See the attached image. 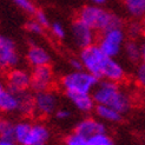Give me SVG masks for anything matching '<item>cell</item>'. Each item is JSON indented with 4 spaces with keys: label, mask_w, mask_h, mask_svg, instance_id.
Here are the masks:
<instances>
[{
    "label": "cell",
    "mask_w": 145,
    "mask_h": 145,
    "mask_svg": "<svg viewBox=\"0 0 145 145\" xmlns=\"http://www.w3.org/2000/svg\"><path fill=\"white\" fill-rule=\"evenodd\" d=\"M83 69L90 72L99 80H110L121 83L126 78V71L117 58L106 56L97 44L85 47L79 51Z\"/></svg>",
    "instance_id": "6da1fadb"
},
{
    "label": "cell",
    "mask_w": 145,
    "mask_h": 145,
    "mask_svg": "<svg viewBox=\"0 0 145 145\" xmlns=\"http://www.w3.org/2000/svg\"><path fill=\"white\" fill-rule=\"evenodd\" d=\"M92 97L96 104L110 106L121 114H126L132 107V97L120 83L99 80L92 91Z\"/></svg>",
    "instance_id": "7a4b0ae2"
},
{
    "label": "cell",
    "mask_w": 145,
    "mask_h": 145,
    "mask_svg": "<svg viewBox=\"0 0 145 145\" xmlns=\"http://www.w3.org/2000/svg\"><path fill=\"white\" fill-rule=\"evenodd\" d=\"M77 18L91 27L97 34L111 28L124 27V20L121 19V17L98 5L88 4L83 6L77 13Z\"/></svg>",
    "instance_id": "3957f363"
},
{
    "label": "cell",
    "mask_w": 145,
    "mask_h": 145,
    "mask_svg": "<svg viewBox=\"0 0 145 145\" xmlns=\"http://www.w3.org/2000/svg\"><path fill=\"white\" fill-rule=\"evenodd\" d=\"M50 137L51 131L44 123L20 120L13 125V139L18 145L47 144Z\"/></svg>",
    "instance_id": "277c9868"
},
{
    "label": "cell",
    "mask_w": 145,
    "mask_h": 145,
    "mask_svg": "<svg viewBox=\"0 0 145 145\" xmlns=\"http://www.w3.org/2000/svg\"><path fill=\"white\" fill-rule=\"evenodd\" d=\"M99 82L86 70H72L59 79V86L64 93H92Z\"/></svg>",
    "instance_id": "5b68a950"
},
{
    "label": "cell",
    "mask_w": 145,
    "mask_h": 145,
    "mask_svg": "<svg viewBox=\"0 0 145 145\" xmlns=\"http://www.w3.org/2000/svg\"><path fill=\"white\" fill-rule=\"evenodd\" d=\"M126 40L127 35L124 27H117L100 33L96 44L106 56L117 58L123 52Z\"/></svg>",
    "instance_id": "8992f818"
},
{
    "label": "cell",
    "mask_w": 145,
    "mask_h": 145,
    "mask_svg": "<svg viewBox=\"0 0 145 145\" xmlns=\"http://www.w3.org/2000/svg\"><path fill=\"white\" fill-rule=\"evenodd\" d=\"M34 100V112L33 114L45 118L54 114L59 108L60 98L54 90H46L41 92H35L33 95Z\"/></svg>",
    "instance_id": "52a82bcc"
},
{
    "label": "cell",
    "mask_w": 145,
    "mask_h": 145,
    "mask_svg": "<svg viewBox=\"0 0 145 145\" xmlns=\"http://www.w3.org/2000/svg\"><path fill=\"white\" fill-rule=\"evenodd\" d=\"M71 40L79 51L97 42V33L80 19H73L70 26Z\"/></svg>",
    "instance_id": "ba28073f"
},
{
    "label": "cell",
    "mask_w": 145,
    "mask_h": 145,
    "mask_svg": "<svg viewBox=\"0 0 145 145\" xmlns=\"http://www.w3.org/2000/svg\"><path fill=\"white\" fill-rule=\"evenodd\" d=\"M20 61L21 57L16 41L5 35H0V70L7 72L11 69L18 67Z\"/></svg>",
    "instance_id": "9c48e42d"
},
{
    "label": "cell",
    "mask_w": 145,
    "mask_h": 145,
    "mask_svg": "<svg viewBox=\"0 0 145 145\" xmlns=\"http://www.w3.org/2000/svg\"><path fill=\"white\" fill-rule=\"evenodd\" d=\"M56 83V74L51 65L34 67L31 71V90L35 92H41L51 90Z\"/></svg>",
    "instance_id": "30bf717a"
},
{
    "label": "cell",
    "mask_w": 145,
    "mask_h": 145,
    "mask_svg": "<svg viewBox=\"0 0 145 145\" xmlns=\"http://www.w3.org/2000/svg\"><path fill=\"white\" fill-rule=\"evenodd\" d=\"M6 86L16 93L31 89V72L21 67H14L6 72Z\"/></svg>",
    "instance_id": "8fae6325"
},
{
    "label": "cell",
    "mask_w": 145,
    "mask_h": 145,
    "mask_svg": "<svg viewBox=\"0 0 145 145\" xmlns=\"http://www.w3.org/2000/svg\"><path fill=\"white\" fill-rule=\"evenodd\" d=\"M73 131L78 135L85 137V138L90 139L97 135L107 132V129L105 123L101 121L100 119L95 117H85L77 123Z\"/></svg>",
    "instance_id": "7c38bea8"
},
{
    "label": "cell",
    "mask_w": 145,
    "mask_h": 145,
    "mask_svg": "<svg viewBox=\"0 0 145 145\" xmlns=\"http://www.w3.org/2000/svg\"><path fill=\"white\" fill-rule=\"evenodd\" d=\"M20 111V93L11 91L0 80V112L14 113Z\"/></svg>",
    "instance_id": "4fadbf2b"
},
{
    "label": "cell",
    "mask_w": 145,
    "mask_h": 145,
    "mask_svg": "<svg viewBox=\"0 0 145 145\" xmlns=\"http://www.w3.org/2000/svg\"><path fill=\"white\" fill-rule=\"evenodd\" d=\"M26 61L32 69L39 67V66H46V65H51L52 61V57L48 51L39 44H31L28 46L26 51Z\"/></svg>",
    "instance_id": "5bb4252c"
},
{
    "label": "cell",
    "mask_w": 145,
    "mask_h": 145,
    "mask_svg": "<svg viewBox=\"0 0 145 145\" xmlns=\"http://www.w3.org/2000/svg\"><path fill=\"white\" fill-rule=\"evenodd\" d=\"M65 97L80 113L88 114L95 111L96 101L92 97V93H65Z\"/></svg>",
    "instance_id": "9a60e30c"
},
{
    "label": "cell",
    "mask_w": 145,
    "mask_h": 145,
    "mask_svg": "<svg viewBox=\"0 0 145 145\" xmlns=\"http://www.w3.org/2000/svg\"><path fill=\"white\" fill-rule=\"evenodd\" d=\"M93 112H95L96 117L98 119H100L104 123H110V124L120 123L123 120V117H124V114H121L117 110H114V108L106 105H99V104H96Z\"/></svg>",
    "instance_id": "2e32d148"
},
{
    "label": "cell",
    "mask_w": 145,
    "mask_h": 145,
    "mask_svg": "<svg viewBox=\"0 0 145 145\" xmlns=\"http://www.w3.org/2000/svg\"><path fill=\"white\" fill-rule=\"evenodd\" d=\"M126 59L131 64H140V56H142V44H139L135 39H127L124 48H123Z\"/></svg>",
    "instance_id": "e0dca14e"
},
{
    "label": "cell",
    "mask_w": 145,
    "mask_h": 145,
    "mask_svg": "<svg viewBox=\"0 0 145 145\" xmlns=\"http://www.w3.org/2000/svg\"><path fill=\"white\" fill-rule=\"evenodd\" d=\"M124 8L132 19H142L145 14V0H123Z\"/></svg>",
    "instance_id": "ac0fdd59"
},
{
    "label": "cell",
    "mask_w": 145,
    "mask_h": 145,
    "mask_svg": "<svg viewBox=\"0 0 145 145\" xmlns=\"http://www.w3.org/2000/svg\"><path fill=\"white\" fill-rule=\"evenodd\" d=\"M125 33L127 35V39H135L137 40L139 37H143V32H144V26L142 21H138L135 19L131 23H129L126 27L124 26Z\"/></svg>",
    "instance_id": "d6986e66"
},
{
    "label": "cell",
    "mask_w": 145,
    "mask_h": 145,
    "mask_svg": "<svg viewBox=\"0 0 145 145\" xmlns=\"http://www.w3.org/2000/svg\"><path fill=\"white\" fill-rule=\"evenodd\" d=\"M12 1L19 10H21L28 16H34V13L38 10L32 0H12Z\"/></svg>",
    "instance_id": "ffe728a7"
},
{
    "label": "cell",
    "mask_w": 145,
    "mask_h": 145,
    "mask_svg": "<svg viewBox=\"0 0 145 145\" xmlns=\"http://www.w3.org/2000/svg\"><path fill=\"white\" fill-rule=\"evenodd\" d=\"M48 30H50L51 34L58 40H64L67 35L66 28H65V26L60 23V21H52L50 27H48Z\"/></svg>",
    "instance_id": "44dd1931"
},
{
    "label": "cell",
    "mask_w": 145,
    "mask_h": 145,
    "mask_svg": "<svg viewBox=\"0 0 145 145\" xmlns=\"http://www.w3.org/2000/svg\"><path fill=\"white\" fill-rule=\"evenodd\" d=\"M13 125L10 120L0 118V138L13 139Z\"/></svg>",
    "instance_id": "7402d4cb"
},
{
    "label": "cell",
    "mask_w": 145,
    "mask_h": 145,
    "mask_svg": "<svg viewBox=\"0 0 145 145\" xmlns=\"http://www.w3.org/2000/svg\"><path fill=\"white\" fill-rule=\"evenodd\" d=\"M64 143L65 145H89V139L73 131L65 137Z\"/></svg>",
    "instance_id": "603a6c76"
},
{
    "label": "cell",
    "mask_w": 145,
    "mask_h": 145,
    "mask_svg": "<svg viewBox=\"0 0 145 145\" xmlns=\"http://www.w3.org/2000/svg\"><path fill=\"white\" fill-rule=\"evenodd\" d=\"M89 145H116V144L113 139L107 135V132H105V133H100V135H97L95 137H92V138H90Z\"/></svg>",
    "instance_id": "cb8c5ba5"
},
{
    "label": "cell",
    "mask_w": 145,
    "mask_h": 145,
    "mask_svg": "<svg viewBox=\"0 0 145 145\" xmlns=\"http://www.w3.org/2000/svg\"><path fill=\"white\" fill-rule=\"evenodd\" d=\"M25 30L32 35H41V34H44L46 28L42 27L37 20L31 19L25 24Z\"/></svg>",
    "instance_id": "d4e9b609"
},
{
    "label": "cell",
    "mask_w": 145,
    "mask_h": 145,
    "mask_svg": "<svg viewBox=\"0 0 145 145\" xmlns=\"http://www.w3.org/2000/svg\"><path fill=\"white\" fill-rule=\"evenodd\" d=\"M33 19L34 20H37L38 23L44 27V28H48L50 25H51V21H50V18L47 16V13L45 11H42V10H37V12L34 13V16H33Z\"/></svg>",
    "instance_id": "484cf974"
},
{
    "label": "cell",
    "mask_w": 145,
    "mask_h": 145,
    "mask_svg": "<svg viewBox=\"0 0 145 145\" xmlns=\"http://www.w3.org/2000/svg\"><path fill=\"white\" fill-rule=\"evenodd\" d=\"M135 80L137 85L145 89V65L139 64L135 71Z\"/></svg>",
    "instance_id": "4316f807"
},
{
    "label": "cell",
    "mask_w": 145,
    "mask_h": 145,
    "mask_svg": "<svg viewBox=\"0 0 145 145\" xmlns=\"http://www.w3.org/2000/svg\"><path fill=\"white\" fill-rule=\"evenodd\" d=\"M54 117L57 120H59V121H66L69 119H71V117L73 116V113H72V111L70 110V108L67 107H60L54 112Z\"/></svg>",
    "instance_id": "83f0119b"
},
{
    "label": "cell",
    "mask_w": 145,
    "mask_h": 145,
    "mask_svg": "<svg viewBox=\"0 0 145 145\" xmlns=\"http://www.w3.org/2000/svg\"><path fill=\"white\" fill-rule=\"evenodd\" d=\"M70 66L72 67V70H82L83 69L82 61H80V59H79L78 57L70 59Z\"/></svg>",
    "instance_id": "f1b7e54d"
},
{
    "label": "cell",
    "mask_w": 145,
    "mask_h": 145,
    "mask_svg": "<svg viewBox=\"0 0 145 145\" xmlns=\"http://www.w3.org/2000/svg\"><path fill=\"white\" fill-rule=\"evenodd\" d=\"M0 145H18L14 139H7V138H0Z\"/></svg>",
    "instance_id": "f546056e"
},
{
    "label": "cell",
    "mask_w": 145,
    "mask_h": 145,
    "mask_svg": "<svg viewBox=\"0 0 145 145\" xmlns=\"http://www.w3.org/2000/svg\"><path fill=\"white\" fill-rule=\"evenodd\" d=\"M107 0H89V3L92 5H98V6H103Z\"/></svg>",
    "instance_id": "4dcf8cb0"
},
{
    "label": "cell",
    "mask_w": 145,
    "mask_h": 145,
    "mask_svg": "<svg viewBox=\"0 0 145 145\" xmlns=\"http://www.w3.org/2000/svg\"><path fill=\"white\" fill-rule=\"evenodd\" d=\"M140 64L145 65V41L142 44V56H140Z\"/></svg>",
    "instance_id": "1f68e13d"
},
{
    "label": "cell",
    "mask_w": 145,
    "mask_h": 145,
    "mask_svg": "<svg viewBox=\"0 0 145 145\" xmlns=\"http://www.w3.org/2000/svg\"><path fill=\"white\" fill-rule=\"evenodd\" d=\"M142 23H143V26H144V28H145V14H144V17L142 18Z\"/></svg>",
    "instance_id": "d6a6232c"
},
{
    "label": "cell",
    "mask_w": 145,
    "mask_h": 145,
    "mask_svg": "<svg viewBox=\"0 0 145 145\" xmlns=\"http://www.w3.org/2000/svg\"><path fill=\"white\" fill-rule=\"evenodd\" d=\"M143 38H144V40H145V28H144V32H143Z\"/></svg>",
    "instance_id": "836d02e7"
},
{
    "label": "cell",
    "mask_w": 145,
    "mask_h": 145,
    "mask_svg": "<svg viewBox=\"0 0 145 145\" xmlns=\"http://www.w3.org/2000/svg\"><path fill=\"white\" fill-rule=\"evenodd\" d=\"M41 145H47V144H41Z\"/></svg>",
    "instance_id": "e575fe53"
}]
</instances>
